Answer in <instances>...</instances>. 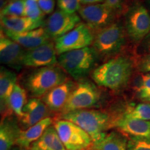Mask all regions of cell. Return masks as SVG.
I'll list each match as a JSON object with an SVG mask.
<instances>
[{"instance_id":"cb8c5ba5","label":"cell","mask_w":150,"mask_h":150,"mask_svg":"<svg viewBox=\"0 0 150 150\" xmlns=\"http://www.w3.org/2000/svg\"><path fill=\"white\" fill-rule=\"evenodd\" d=\"M27 91L20 83H16L10 97V107L18 119L22 116V110L27 102Z\"/></svg>"},{"instance_id":"603a6c76","label":"cell","mask_w":150,"mask_h":150,"mask_svg":"<svg viewBox=\"0 0 150 150\" xmlns=\"http://www.w3.org/2000/svg\"><path fill=\"white\" fill-rule=\"evenodd\" d=\"M128 138L120 131H112L93 147L98 150H127Z\"/></svg>"},{"instance_id":"1f68e13d","label":"cell","mask_w":150,"mask_h":150,"mask_svg":"<svg viewBox=\"0 0 150 150\" xmlns=\"http://www.w3.org/2000/svg\"><path fill=\"white\" fill-rule=\"evenodd\" d=\"M36 1L45 15L53 13L55 8V0H36Z\"/></svg>"},{"instance_id":"52a82bcc","label":"cell","mask_w":150,"mask_h":150,"mask_svg":"<svg viewBox=\"0 0 150 150\" xmlns=\"http://www.w3.org/2000/svg\"><path fill=\"white\" fill-rule=\"evenodd\" d=\"M60 139L66 150H91L93 142L83 129L72 122L59 119L54 122Z\"/></svg>"},{"instance_id":"7c38bea8","label":"cell","mask_w":150,"mask_h":150,"mask_svg":"<svg viewBox=\"0 0 150 150\" xmlns=\"http://www.w3.org/2000/svg\"><path fill=\"white\" fill-rule=\"evenodd\" d=\"M58 64L54 41H50L31 50H26L23 61L24 67L39 68Z\"/></svg>"},{"instance_id":"5b68a950","label":"cell","mask_w":150,"mask_h":150,"mask_svg":"<svg viewBox=\"0 0 150 150\" xmlns=\"http://www.w3.org/2000/svg\"><path fill=\"white\" fill-rule=\"evenodd\" d=\"M125 26L118 21L95 34L92 45L99 59L104 61L120 55L127 42Z\"/></svg>"},{"instance_id":"d590c367","label":"cell","mask_w":150,"mask_h":150,"mask_svg":"<svg viewBox=\"0 0 150 150\" xmlns=\"http://www.w3.org/2000/svg\"><path fill=\"white\" fill-rule=\"evenodd\" d=\"M146 7H147V8L148 9V11H149L150 13V0H147L146 1Z\"/></svg>"},{"instance_id":"d6986e66","label":"cell","mask_w":150,"mask_h":150,"mask_svg":"<svg viewBox=\"0 0 150 150\" xmlns=\"http://www.w3.org/2000/svg\"><path fill=\"white\" fill-rule=\"evenodd\" d=\"M22 129L16 116L11 115L1 120L0 127V150H11L17 145Z\"/></svg>"},{"instance_id":"d6a6232c","label":"cell","mask_w":150,"mask_h":150,"mask_svg":"<svg viewBox=\"0 0 150 150\" xmlns=\"http://www.w3.org/2000/svg\"><path fill=\"white\" fill-rule=\"evenodd\" d=\"M104 3L108 5L117 16L122 11L124 0H105Z\"/></svg>"},{"instance_id":"7402d4cb","label":"cell","mask_w":150,"mask_h":150,"mask_svg":"<svg viewBox=\"0 0 150 150\" xmlns=\"http://www.w3.org/2000/svg\"><path fill=\"white\" fill-rule=\"evenodd\" d=\"M30 150H66L54 125L46 129L42 136L33 142Z\"/></svg>"},{"instance_id":"4316f807","label":"cell","mask_w":150,"mask_h":150,"mask_svg":"<svg viewBox=\"0 0 150 150\" xmlns=\"http://www.w3.org/2000/svg\"><path fill=\"white\" fill-rule=\"evenodd\" d=\"M25 1L24 0H14L9 1L5 8L1 10V17L24 16Z\"/></svg>"},{"instance_id":"f1b7e54d","label":"cell","mask_w":150,"mask_h":150,"mask_svg":"<svg viewBox=\"0 0 150 150\" xmlns=\"http://www.w3.org/2000/svg\"><path fill=\"white\" fill-rule=\"evenodd\" d=\"M57 5L60 10L74 14L79 10L81 3L80 0H57Z\"/></svg>"},{"instance_id":"e0dca14e","label":"cell","mask_w":150,"mask_h":150,"mask_svg":"<svg viewBox=\"0 0 150 150\" xmlns=\"http://www.w3.org/2000/svg\"><path fill=\"white\" fill-rule=\"evenodd\" d=\"M1 31L7 37L18 42L25 50L38 47L50 41H53L48 35L45 27L22 33L11 32L2 29Z\"/></svg>"},{"instance_id":"83f0119b","label":"cell","mask_w":150,"mask_h":150,"mask_svg":"<svg viewBox=\"0 0 150 150\" xmlns=\"http://www.w3.org/2000/svg\"><path fill=\"white\" fill-rule=\"evenodd\" d=\"M24 1H25L24 16L35 20H44L45 15L39 7L36 1L24 0Z\"/></svg>"},{"instance_id":"d4e9b609","label":"cell","mask_w":150,"mask_h":150,"mask_svg":"<svg viewBox=\"0 0 150 150\" xmlns=\"http://www.w3.org/2000/svg\"><path fill=\"white\" fill-rule=\"evenodd\" d=\"M134 89L138 99L150 102V72L140 73L134 81Z\"/></svg>"},{"instance_id":"30bf717a","label":"cell","mask_w":150,"mask_h":150,"mask_svg":"<svg viewBox=\"0 0 150 150\" xmlns=\"http://www.w3.org/2000/svg\"><path fill=\"white\" fill-rule=\"evenodd\" d=\"M95 34L83 22L54 41L57 56L65 52L91 47Z\"/></svg>"},{"instance_id":"8d00e7d4","label":"cell","mask_w":150,"mask_h":150,"mask_svg":"<svg viewBox=\"0 0 150 150\" xmlns=\"http://www.w3.org/2000/svg\"><path fill=\"white\" fill-rule=\"evenodd\" d=\"M11 150H25V149H22L21 147H18V146H17V147H13L12 149H11Z\"/></svg>"},{"instance_id":"e575fe53","label":"cell","mask_w":150,"mask_h":150,"mask_svg":"<svg viewBox=\"0 0 150 150\" xmlns=\"http://www.w3.org/2000/svg\"><path fill=\"white\" fill-rule=\"evenodd\" d=\"M81 4H92L104 3L105 0H80Z\"/></svg>"},{"instance_id":"74e56055","label":"cell","mask_w":150,"mask_h":150,"mask_svg":"<svg viewBox=\"0 0 150 150\" xmlns=\"http://www.w3.org/2000/svg\"><path fill=\"white\" fill-rule=\"evenodd\" d=\"M91 150H98V149H94V148L93 147V149H92Z\"/></svg>"},{"instance_id":"4dcf8cb0","label":"cell","mask_w":150,"mask_h":150,"mask_svg":"<svg viewBox=\"0 0 150 150\" xmlns=\"http://www.w3.org/2000/svg\"><path fill=\"white\" fill-rule=\"evenodd\" d=\"M136 64L140 73L150 72V54L140 56L137 60Z\"/></svg>"},{"instance_id":"ba28073f","label":"cell","mask_w":150,"mask_h":150,"mask_svg":"<svg viewBox=\"0 0 150 150\" xmlns=\"http://www.w3.org/2000/svg\"><path fill=\"white\" fill-rule=\"evenodd\" d=\"M78 14L95 34L117 22V15L105 3L81 4Z\"/></svg>"},{"instance_id":"f546056e","label":"cell","mask_w":150,"mask_h":150,"mask_svg":"<svg viewBox=\"0 0 150 150\" xmlns=\"http://www.w3.org/2000/svg\"><path fill=\"white\" fill-rule=\"evenodd\" d=\"M127 150H150V140L142 138H129Z\"/></svg>"},{"instance_id":"484cf974","label":"cell","mask_w":150,"mask_h":150,"mask_svg":"<svg viewBox=\"0 0 150 150\" xmlns=\"http://www.w3.org/2000/svg\"><path fill=\"white\" fill-rule=\"evenodd\" d=\"M122 115L127 117L150 121V104L140 103L135 106H129Z\"/></svg>"},{"instance_id":"2e32d148","label":"cell","mask_w":150,"mask_h":150,"mask_svg":"<svg viewBox=\"0 0 150 150\" xmlns=\"http://www.w3.org/2000/svg\"><path fill=\"white\" fill-rule=\"evenodd\" d=\"M18 81V76L14 70L4 66L0 71V104L1 120L8 116L13 115L10 107V97Z\"/></svg>"},{"instance_id":"9c48e42d","label":"cell","mask_w":150,"mask_h":150,"mask_svg":"<svg viewBox=\"0 0 150 150\" xmlns=\"http://www.w3.org/2000/svg\"><path fill=\"white\" fill-rule=\"evenodd\" d=\"M125 28L131 41L140 44L150 32V13L145 6L136 4L125 15Z\"/></svg>"},{"instance_id":"836d02e7","label":"cell","mask_w":150,"mask_h":150,"mask_svg":"<svg viewBox=\"0 0 150 150\" xmlns=\"http://www.w3.org/2000/svg\"><path fill=\"white\" fill-rule=\"evenodd\" d=\"M138 51L140 53L139 54H141V56L150 54V32L139 44Z\"/></svg>"},{"instance_id":"7a4b0ae2","label":"cell","mask_w":150,"mask_h":150,"mask_svg":"<svg viewBox=\"0 0 150 150\" xmlns=\"http://www.w3.org/2000/svg\"><path fill=\"white\" fill-rule=\"evenodd\" d=\"M70 79L60 65L31 68L21 75L20 85L32 98H42Z\"/></svg>"},{"instance_id":"f35d334b","label":"cell","mask_w":150,"mask_h":150,"mask_svg":"<svg viewBox=\"0 0 150 150\" xmlns=\"http://www.w3.org/2000/svg\"><path fill=\"white\" fill-rule=\"evenodd\" d=\"M9 1H14V0H8Z\"/></svg>"},{"instance_id":"3957f363","label":"cell","mask_w":150,"mask_h":150,"mask_svg":"<svg viewBox=\"0 0 150 150\" xmlns=\"http://www.w3.org/2000/svg\"><path fill=\"white\" fill-rule=\"evenodd\" d=\"M117 117L104 110L83 109L59 115V119L65 120L76 124L91 136L93 145L102 140L112 127Z\"/></svg>"},{"instance_id":"8992f818","label":"cell","mask_w":150,"mask_h":150,"mask_svg":"<svg viewBox=\"0 0 150 150\" xmlns=\"http://www.w3.org/2000/svg\"><path fill=\"white\" fill-rule=\"evenodd\" d=\"M101 95L100 90L95 82L86 79L79 81L59 115L72 111L97 107L100 102Z\"/></svg>"},{"instance_id":"277c9868","label":"cell","mask_w":150,"mask_h":150,"mask_svg":"<svg viewBox=\"0 0 150 150\" xmlns=\"http://www.w3.org/2000/svg\"><path fill=\"white\" fill-rule=\"evenodd\" d=\"M99 58L92 47L65 52L58 56V63L74 81L83 80L98 66Z\"/></svg>"},{"instance_id":"44dd1931","label":"cell","mask_w":150,"mask_h":150,"mask_svg":"<svg viewBox=\"0 0 150 150\" xmlns=\"http://www.w3.org/2000/svg\"><path fill=\"white\" fill-rule=\"evenodd\" d=\"M54 122V120L51 117H49L26 130H22L20 138L17 142V145L23 149H29L33 142L42 136L46 129L52 126Z\"/></svg>"},{"instance_id":"ffe728a7","label":"cell","mask_w":150,"mask_h":150,"mask_svg":"<svg viewBox=\"0 0 150 150\" xmlns=\"http://www.w3.org/2000/svg\"><path fill=\"white\" fill-rule=\"evenodd\" d=\"M45 20H35L22 16L1 17V29L11 32L22 33L45 27Z\"/></svg>"},{"instance_id":"9a60e30c","label":"cell","mask_w":150,"mask_h":150,"mask_svg":"<svg viewBox=\"0 0 150 150\" xmlns=\"http://www.w3.org/2000/svg\"><path fill=\"white\" fill-rule=\"evenodd\" d=\"M113 128L120 131L128 138H142L150 140V121L122 115L115 119Z\"/></svg>"},{"instance_id":"ac0fdd59","label":"cell","mask_w":150,"mask_h":150,"mask_svg":"<svg viewBox=\"0 0 150 150\" xmlns=\"http://www.w3.org/2000/svg\"><path fill=\"white\" fill-rule=\"evenodd\" d=\"M75 86L76 83L68 79L50 91L41 99L52 112L61 113Z\"/></svg>"},{"instance_id":"4fadbf2b","label":"cell","mask_w":150,"mask_h":150,"mask_svg":"<svg viewBox=\"0 0 150 150\" xmlns=\"http://www.w3.org/2000/svg\"><path fill=\"white\" fill-rule=\"evenodd\" d=\"M26 50L9 38L1 31L0 35V61L1 63L17 72L24 67L23 61Z\"/></svg>"},{"instance_id":"5bb4252c","label":"cell","mask_w":150,"mask_h":150,"mask_svg":"<svg viewBox=\"0 0 150 150\" xmlns=\"http://www.w3.org/2000/svg\"><path fill=\"white\" fill-rule=\"evenodd\" d=\"M52 111L40 98H31L22 110V115L18 118L22 130L30 128L42 120L50 117Z\"/></svg>"},{"instance_id":"6da1fadb","label":"cell","mask_w":150,"mask_h":150,"mask_svg":"<svg viewBox=\"0 0 150 150\" xmlns=\"http://www.w3.org/2000/svg\"><path fill=\"white\" fill-rule=\"evenodd\" d=\"M134 67V62L130 57L120 54L98 65L91 76L97 86L120 91L130 83Z\"/></svg>"},{"instance_id":"ab89813d","label":"cell","mask_w":150,"mask_h":150,"mask_svg":"<svg viewBox=\"0 0 150 150\" xmlns=\"http://www.w3.org/2000/svg\"><path fill=\"white\" fill-rule=\"evenodd\" d=\"M27 150H30V149H27Z\"/></svg>"},{"instance_id":"8fae6325","label":"cell","mask_w":150,"mask_h":150,"mask_svg":"<svg viewBox=\"0 0 150 150\" xmlns=\"http://www.w3.org/2000/svg\"><path fill=\"white\" fill-rule=\"evenodd\" d=\"M81 22V18L79 14H70L58 9L47 19L45 28L52 40L55 41L72 31Z\"/></svg>"}]
</instances>
